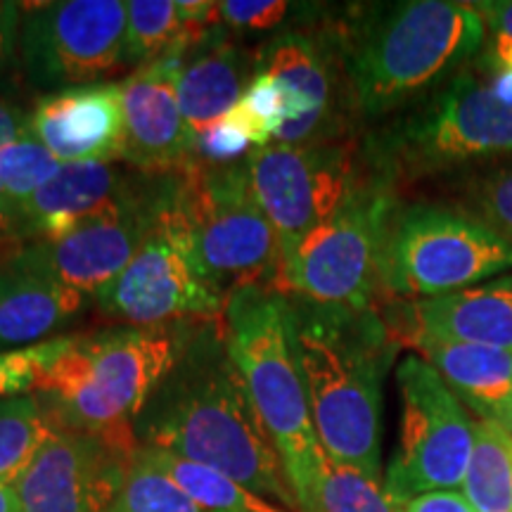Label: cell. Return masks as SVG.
I'll return each mask as SVG.
<instances>
[{
	"instance_id": "obj_11",
	"label": "cell",
	"mask_w": 512,
	"mask_h": 512,
	"mask_svg": "<svg viewBox=\"0 0 512 512\" xmlns=\"http://www.w3.org/2000/svg\"><path fill=\"white\" fill-rule=\"evenodd\" d=\"M396 384L401 396L399 444L382 484L399 508L430 491L463 486L475 446V418L418 354L399 363Z\"/></svg>"
},
{
	"instance_id": "obj_23",
	"label": "cell",
	"mask_w": 512,
	"mask_h": 512,
	"mask_svg": "<svg viewBox=\"0 0 512 512\" xmlns=\"http://www.w3.org/2000/svg\"><path fill=\"white\" fill-rule=\"evenodd\" d=\"M86 306V294L10 259L0 287V349L38 342L62 330Z\"/></svg>"
},
{
	"instance_id": "obj_32",
	"label": "cell",
	"mask_w": 512,
	"mask_h": 512,
	"mask_svg": "<svg viewBox=\"0 0 512 512\" xmlns=\"http://www.w3.org/2000/svg\"><path fill=\"white\" fill-rule=\"evenodd\" d=\"M318 512H399L384 484L328 458L318 486Z\"/></svg>"
},
{
	"instance_id": "obj_34",
	"label": "cell",
	"mask_w": 512,
	"mask_h": 512,
	"mask_svg": "<svg viewBox=\"0 0 512 512\" xmlns=\"http://www.w3.org/2000/svg\"><path fill=\"white\" fill-rule=\"evenodd\" d=\"M57 347H60V337L31 344L27 349L0 351V401L34 389L38 375L55 358Z\"/></svg>"
},
{
	"instance_id": "obj_7",
	"label": "cell",
	"mask_w": 512,
	"mask_h": 512,
	"mask_svg": "<svg viewBox=\"0 0 512 512\" xmlns=\"http://www.w3.org/2000/svg\"><path fill=\"white\" fill-rule=\"evenodd\" d=\"M512 273V242L470 211L418 202L396 207L382 259L384 294L437 299Z\"/></svg>"
},
{
	"instance_id": "obj_2",
	"label": "cell",
	"mask_w": 512,
	"mask_h": 512,
	"mask_svg": "<svg viewBox=\"0 0 512 512\" xmlns=\"http://www.w3.org/2000/svg\"><path fill=\"white\" fill-rule=\"evenodd\" d=\"M287 337L325 456L382 479L384 377L401 344L380 309L285 294Z\"/></svg>"
},
{
	"instance_id": "obj_1",
	"label": "cell",
	"mask_w": 512,
	"mask_h": 512,
	"mask_svg": "<svg viewBox=\"0 0 512 512\" xmlns=\"http://www.w3.org/2000/svg\"><path fill=\"white\" fill-rule=\"evenodd\" d=\"M136 439L214 467L285 510H299L283 460L228 354L223 316L188 320L181 354L136 418Z\"/></svg>"
},
{
	"instance_id": "obj_17",
	"label": "cell",
	"mask_w": 512,
	"mask_h": 512,
	"mask_svg": "<svg viewBox=\"0 0 512 512\" xmlns=\"http://www.w3.org/2000/svg\"><path fill=\"white\" fill-rule=\"evenodd\" d=\"M202 36L190 31L169 53L138 67L121 83V162L136 166L140 174L174 176L195 164L192 131L178 105L176 79L190 46Z\"/></svg>"
},
{
	"instance_id": "obj_37",
	"label": "cell",
	"mask_w": 512,
	"mask_h": 512,
	"mask_svg": "<svg viewBox=\"0 0 512 512\" xmlns=\"http://www.w3.org/2000/svg\"><path fill=\"white\" fill-rule=\"evenodd\" d=\"M399 512H477L463 491H430L399 505Z\"/></svg>"
},
{
	"instance_id": "obj_13",
	"label": "cell",
	"mask_w": 512,
	"mask_h": 512,
	"mask_svg": "<svg viewBox=\"0 0 512 512\" xmlns=\"http://www.w3.org/2000/svg\"><path fill=\"white\" fill-rule=\"evenodd\" d=\"M19 60L27 79L50 93L98 83L124 62L126 3L57 0L24 5Z\"/></svg>"
},
{
	"instance_id": "obj_24",
	"label": "cell",
	"mask_w": 512,
	"mask_h": 512,
	"mask_svg": "<svg viewBox=\"0 0 512 512\" xmlns=\"http://www.w3.org/2000/svg\"><path fill=\"white\" fill-rule=\"evenodd\" d=\"M140 448H143L145 458L174 479L178 489L190 496L204 512H290L280 508L278 503L252 494L214 467L192 463V460L174 456L162 448Z\"/></svg>"
},
{
	"instance_id": "obj_21",
	"label": "cell",
	"mask_w": 512,
	"mask_h": 512,
	"mask_svg": "<svg viewBox=\"0 0 512 512\" xmlns=\"http://www.w3.org/2000/svg\"><path fill=\"white\" fill-rule=\"evenodd\" d=\"M256 74V57L228 41L223 24L207 31L185 55L176 95L185 124L200 131L238 105Z\"/></svg>"
},
{
	"instance_id": "obj_27",
	"label": "cell",
	"mask_w": 512,
	"mask_h": 512,
	"mask_svg": "<svg viewBox=\"0 0 512 512\" xmlns=\"http://www.w3.org/2000/svg\"><path fill=\"white\" fill-rule=\"evenodd\" d=\"M50 432L53 422L36 394L0 401V484L15 486Z\"/></svg>"
},
{
	"instance_id": "obj_20",
	"label": "cell",
	"mask_w": 512,
	"mask_h": 512,
	"mask_svg": "<svg viewBox=\"0 0 512 512\" xmlns=\"http://www.w3.org/2000/svg\"><path fill=\"white\" fill-rule=\"evenodd\" d=\"M128 185L131 178L114 162L62 164L22 209L15 233L34 242L60 240L124 195Z\"/></svg>"
},
{
	"instance_id": "obj_41",
	"label": "cell",
	"mask_w": 512,
	"mask_h": 512,
	"mask_svg": "<svg viewBox=\"0 0 512 512\" xmlns=\"http://www.w3.org/2000/svg\"><path fill=\"white\" fill-rule=\"evenodd\" d=\"M501 425L505 427V432H508L512 437V406H510V411H508V415H505V420L501 422Z\"/></svg>"
},
{
	"instance_id": "obj_39",
	"label": "cell",
	"mask_w": 512,
	"mask_h": 512,
	"mask_svg": "<svg viewBox=\"0 0 512 512\" xmlns=\"http://www.w3.org/2000/svg\"><path fill=\"white\" fill-rule=\"evenodd\" d=\"M31 131V114L19 110L17 105L0 100V147L10 145L12 140L22 138Z\"/></svg>"
},
{
	"instance_id": "obj_10",
	"label": "cell",
	"mask_w": 512,
	"mask_h": 512,
	"mask_svg": "<svg viewBox=\"0 0 512 512\" xmlns=\"http://www.w3.org/2000/svg\"><path fill=\"white\" fill-rule=\"evenodd\" d=\"M174 176H159L143 245L119 278L95 297L105 318L150 328L223 316L226 297L211 283L197 256L188 223L176 204Z\"/></svg>"
},
{
	"instance_id": "obj_12",
	"label": "cell",
	"mask_w": 512,
	"mask_h": 512,
	"mask_svg": "<svg viewBox=\"0 0 512 512\" xmlns=\"http://www.w3.org/2000/svg\"><path fill=\"white\" fill-rule=\"evenodd\" d=\"M247 171L256 200L278 233L283 264L363 181L351 140L259 147L249 152Z\"/></svg>"
},
{
	"instance_id": "obj_29",
	"label": "cell",
	"mask_w": 512,
	"mask_h": 512,
	"mask_svg": "<svg viewBox=\"0 0 512 512\" xmlns=\"http://www.w3.org/2000/svg\"><path fill=\"white\" fill-rule=\"evenodd\" d=\"M458 181V207L489 223L496 233L512 242V157L458 174Z\"/></svg>"
},
{
	"instance_id": "obj_15",
	"label": "cell",
	"mask_w": 512,
	"mask_h": 512,
	"mask_svg": "<svg viewBox=\"0 0 512 512\" xmlns=\"http://www.w3.org/2000/svg\"><path fill=\"white\" fill-rule=\"evenodd\" d=\"M159 176L143 174L124 195L60 240H36L17 252V264L50 275L93 299L119 278L143 245Z\"/></svg>"
},
{
	"instance_id": "obj_40",
	"label": "cell",
	"mask_w": 512,
	"mask_h": 512,
	"mask_svg": "<svg viewBox=\"0 0 512 512\" xmlns=\"http://www.w3.org/2000/svg\"><path fill=\"white\" fill-rule=\"evenodd\" d=\"M0 512H19L17 491L12 484H0Z\"/></svg>"
},
{
	"instance_id": "obj_16",
	"label": "cell",
	"mask_w": 512,
	"mask_h": 512,
	"mask_svg": "<svg viewBox=\"0 0 512 512\" xmlns=\"http://www.w3.org/2000/svg\"><path fill=\"white\" fill-rule=\"evenodd\" d=\"M133 456L93 434L53 427L15 482L19 512H112Z\"/></svg>"
},
{
	"instance_id": "obj_36",
	"label": "cell",
	"mask_w": 512,
	"mask_h": 512,
	"mask_svg": "<svg viewBox=\"0 0 512 512\" xmlns=\"http://www.w3.org/2000/svg\"><path fill=\"white\" fill-rule=\"evenodd\" d=\"M290 3L283 0H221L219 15L223 27L238 31H266L283 24L290 15Z\"/></svg>"
},
{
	"instance_id": "obj_5",
	"label": "cell",
	"mask_w": 512,
	"mask_h": 512,
	"mask_svg": "<svg viewBox=\"0 0 512 512\" xmlns=\"http://www.w3.org/2000/svg\"><path fill=\"white\" fill-rule=\"evenodd\" d=\"M285 311V294L256 285L240 287L226 299L223 330L254 411L283 460L299 512H318V486L328 456L313 427Z\"/></svg>"
},
{
	"instance_id": "obj_25",
	"label": "cell",
	"mask_w": 512,
	"mask_h": 512,
	"mask_svg": "<svg viewBox=\"0 0 512 512\" xmlns=\"http://www.w3.org/2000/svg\"><path fill=\"white\" fill-rule=\"evenodd\" d=\"M460 491L477 512H512V437L503 425L475 418V446Z\"/></svg>"
},
{
	"instance_id": "obj_8",
	"label": "cell",
	"mask_w": 512,
	"mask_h": 512,
	"mask_svg": "<svg viewBox=\"0 0 512 512\" xmlns=\"http://www.w3.org/2000/svg\"><path fill=\"white\" fill-rule=\"evenodd\" d=\"M174 192L197 256L223 297L249 285L278 292L283 252L252 190L247 159L235 166L192 164L174 176Z\"/></svg>"
},
{
	"instance_id": "obj_31",
	"label": "cell",
	"mask_w": 512,
	"mask_h": 512,
	"mask_svg": "<svg viewBox=\"0 0 512 512\" xmlns=\"http://www.w3.org/2000/svg\"><path fill=\"white\" fill-rule=\"evenodd\" d=\"M226 117L249 138L254 150L273 145L278 131L290 119V105L283 88L268 74H254L238 105Z\"/></svg>"
},
{
	"instance_id": "obj_35",
	"label": "cell",
	"mask_w": 512,
	"mask_h": 512,
	"mask_svg": "<svg viewBox=\"0 0 512 512\" xmlns=\"http://www.w3.org/2000/svg\"><path fill=\"white\" fill-rule=\"evenodd\" d=\"M486 24V43L479 69L512 72V0H484L475 3Z\"/></svg>"
},
{
	"instance_id": "obj_33",
	"label": "cell",
	"mask_w": 512,
	"mask_h": 512,
	"mask_svg": "<svg viewBox=\"0 0 512 512\" xmlns=\"http://www.w3.org/2000/svg\"><path fill=\"white\" fill-rule=\"evenodd\" d=\"M254 147L228 117L211 121L192 133V159L202 166H235L249 157Z\"/></svg>"
},
{
	"instance_id": "obj_9",
	"label": "cell",
	"mask_w": 512,
	"mask_h": 512,
	"mask_svg": "<svg viewBox=\"0 0 512 512\" xmlns=\"http://www.w3.org/2000/svg\"><path fill=\"white\" fill-rule=\"evenodd\" d=\"M394 211L392 185L375 171L363 176L349 200L287 256L278 292L316 304L377 309Z\"/></svg>"
},
{
	"instance_id": "obj_14",
	"label": "cell",
	"mask_w": 512,
	"mask_h": 512,
	"mask_svg": "<svg viewBox=\"0 0 512 512\" xmlns=\"http://www.w3.org/2000/svg\"><path fill=\"white\" fill-rule=\"evenodd\" d=\"M256 74H268L283 88L290 119L273 143L311 145L347 140L354 102L332 31L287 29L256 55Z\"/></svg>"
},
{
	"instance_id": "obj_6",
	"label": "cell",
	"mask_w": 512,
	"mask_h": 512,
	"mask_svg": "<svg viewBox=\"0 0 512 512\" xmlns=\"http://www.w3.org/2000/svg\"><path fill=\"white\" fill-rule=\"evenodd\" d=\"M512 157V105L479 69H463L406 107L368 143V166L389 185L465 174Z\"/></svg>"
},
{
	"instance_id": "obj_4",
	"label": "cell",
	"mask_w": 512,
	"mask_h": 512,
	"mask_svg": "<svg viewBox=\"0 0 512 512\" xmlns=\"http://www.w3.org/2000/svg\"><path fill=\"white\" fill-rule=\"evenodd\" d=\"M188 320L60 337L34 387L53 427L138 451L136 418L181 354Z\"/></svg>"
},
{
	"instance_id": "obj_18",
	"label": "cell",
	"mask_w": 512,
	"mask_h": 512,
	"mask_svg": "<svg viewBox=\"0 0 512 512\" xmlns=\"http://www.w3.org/2000/svg\"><path fill=\"white\" fill-rule=\"evenodd\" d=\"M380 313L401 347L448 339L512 351V273L437 299H392Z\"/></svg>"
},
{
	"instance_id": "obj_19",
	"label": "cell",
	"mask_w": 512,
	"mask_h": 512,
	"mask_svg": "<svg viewBox=\"0 0 512 512\" xmlns=\"http://www.w3.org/2000/svg\"><path fill=\"white\" fill-rule=\"evenodd\" d=\"M31 131L60 164L117 162L124 147L121 83H86L43 95Z\"/></svg>"
},
{
	"instance_id": "obj_22",
	"label": "cell",
	"mask_w": 512,
	"mask_h": 512,
	"mask_svg": "<svg viewBox=\"0 0 512 512\" xmlns=\"http://www.w3.org/2000/svg\"><path fill=\"white\" fill-rule=\"evenodd\" d=\"M477 420L501 422L512 406V351L448 339L411 344Z\"/></svg>"
},
{
	"instance_id": "obj_28",
	"label": "cell",
	"mask_w": 512,
	"mask_h": 512,
	"mask_svg": "<svg viewBox=\"0 0 512 512\" xmlns=\"http://www.w3.org/2000/svg\"><path fill=\"white\" fill-rule=\"evenodd\" d=\"M190 31L178 15L176 0H131L126 3L124 62L140 67L155 62Z\"/></svg>"
},
{
	"instance_id": "obj_42",
	"label": "cell",
	"mask_w": 512,
	"mask_h": 512,
	"mask_svg": "<svg viewBox=\"0 0 512 512\" xmlns=\"http://www.w3.org/2000/svg\"><path fill=\"white\" fill-rule=\"evenodd\" d=\"M0 287H3V268H0Z\"/></svg>"
},
{
	"instance_id": "obj_38",
	"label": "cell",
	"mask_w": 512,
	"mask_h": 512,
	"mask_svg": "<svg viewBox=\"0 0 512 512\" xmlns=\"http://www.w3.org/2000/svg\"><path fill=\"white\" fill-rule=\"evenodd\" d=\"M22 5L0 0V72L12 62L19 48V29H22Z\"/></svg>"
},
{
	"instance_id": "obj_26",
	"label": "cell",
	"mask_w": 512,
	"mask_h": 512,
	"mask_svg": "<svg viewBox=\"0 0 512 512\" xmlns=\"http://www.w3.org/2000/svg\"><path fill=\"white\" fill-rule=\"evenodd\" d=\"M60 166L34 131L0 147V230H15L22 209Z\"/></svg>"
},
{
	"instance_id": "obj_3",
	"label": "cell",
	"mask_w": 512,
	"mask_h": 512,
	"mask_svg": "<svg viewBox=\"0 0 512 512\" xmlns=\"http://www.w3.org/2000/svg\"><path fill=\"white\" fill-rule=\"evenodd\" d=\"M330 31L361 119L403 112L463 72L486 43L482 12L458 0L358 5Z\"/></svg>"
},
{
	"instance_id": "obj_30",
	"label": "cell",
	"mask_w": 512,
	"mask_h": 512,
	"mask_svg": "<svg viewBox=\"0 0 512 512\" xmlns=\"http://www.w3.org/2000/svg\"><path fill=\"white\" fill-rule=\"evenodd\" d=\"M112 512H204L200 505L178 489L174 479L145 458L143 448L126 467Z\"/></svg>"
}]
</instances>
